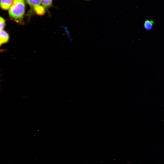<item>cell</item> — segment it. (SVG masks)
Here are the masks:
<instances>
[{
	"label": "cell",
	"instance_id": "cell-3",
	"mask_svg": "<svg viewBox=\"0 0 164 164\" xmlns=\"http://www.w3.org/2000/svg\"><path fill=\"white\" fill-rule=\"evenodd\" d=\"M9 38V35L5 31L0 30V43L2 44L7 43Z\"/></svg>",
	"mask_w": 164,
	"mask_h": 164
},
{
	"label": "cell",
	"instance_id": "cell-10",
	"mask_svg": "<svg viewBox=\"0 0 164 164\" xmlns=\"http://www.w3.org/2000/svg\"></svg>",
	"mask_w": 164,
	"mask_h": 164
},
{
	"label": "cell",
	"instance_id": "cell-5",
	"mask_svg": "<svg viewBox=\"0 0 164 164\" xmlns=\"http://www.w3.org/2000/svg\"><path fill=\"white\" fill-rule=\"evenodd\" d=\"M155 22L152 20H145L144 23V27L146 30H150L152 29L155 24Z\"/></svg>",
	"mask_w": 164,
	"mask_h": 164
},
{
	"label": "cell",
	"instance_id": "cell-7",
	"mask_svg": "<svg viewBox=\"0 0 164 164\" xmlns=\"http://www.w3.org/2000/svg\"><path fill=\"white\" fill-rule=\"evenodd\" d=\"M53 0H41L43 6L46 9H48L52 5Z\"/></svg>",
	"mask_w": 164,
	"mask_h": 164
},
{
	"label": "cell",
	"instance_id": "cell-2",
	"mask_svg": "<svg viewBox=\"0 0 164 164\" xmlns=\"http://www.w3.org/2000/svg\"><path fill=\"white\" fill-rule=\"evenodd\" d=\"M13 3L12 0H0V7L4 10L9 9Z\"/></svg>",
	"mask_w": 164,
	"mask_h": 164
},
{
	"label": "cell",
	"instance_id": "cell-1",
	"mask_svg": "<svg viewBox=\"0 0 164 164\" xmlns=\"http://www.w3.org/2000/svg\"><path fill=\"white\" fill-rule=\"evenodd\" d=\"M24 0H13L9 10V16L16 20L22 19L25 11Z\"/></svg>",
	"mask_w": 164,
	"mask_h": 164
},
{
	"label": "cell",
	"instance_id": "cell-8",
	"mask_svg": "<svg viewBox=\"0 0 164 164\" xmlns=\"http://www.w3.org/2000/svg\"><path fill=\"white\" fill-rule=\"evenodd\" d=\"M5 21L2 17H0V30H2L5 25Z\"/></svg>",
	"mask_w": 164,
	"mask_h": 164
},
{
	"label": "cell",
	"instance_id": "cell-9",
	"mask_svg": "<svg viewBox=\"0 0 164 164\" xmlns=\"http://www.w3.org/2000/svg\"><path fill=\"white\" fill-rule=\"evenodd\" d=\"M2 45V44H1L0 43V46Z\"/></svg>",
	"mask_w": 164,
	"mask_h": 164
},
{
	"label": "cell",
	"instance_id": "cell-4",
	"mask_svg": "<svg viewBox=\"0 0 164 164\" xmlns=\"http://www.w3.org/2000/svg\"><path fill=\"white\" fill-rule=\"evenodd\" d=\"M33 9L36 13L40 16L44 15L46 12L45 8L43 6L40 5L36 6Z\"/></svg>",
	"mask_w": 164,
	"mask_h": 164
},
{
	"label": "cell",
	"instance_id": "cell-6",
	"mask_svg": "<svg viewBox=\"0 0 164 164\" xmlns=\"http://www.w3.org/2000/svg\"><path fill=\"white\" fill-rule=\"evenodd\" d=\"M28 4L32 8H34L39 5L41 2V0H26Z\"/></svg>",
	"mask_w": 164,
	"mask_h": 164
}]
</instances>
